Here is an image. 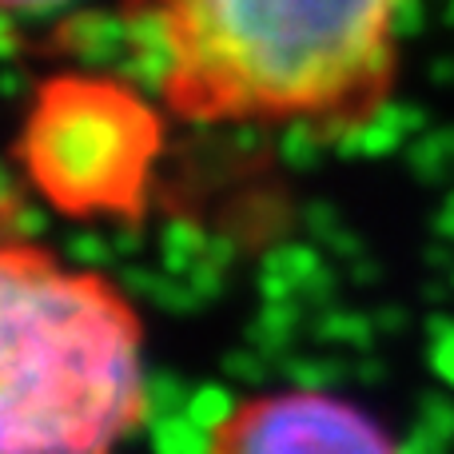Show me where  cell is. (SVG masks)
<instances>
[{"label": "cell", "mask_w": 454, "mask_h": 454, "mask_svg": "<svg viewBox=\"0 0 454 454\" xmlns=\"http://www.w3.org/2000/svg\"><path fill=\"white\" fill-rule=\"evenodd\" d=\"M156 96L200 128L359 136L399 84L403 0H120Z\"/></svg>", "instance_id": "obj_1"}, {"label": "cell", "mask_w": 454, "mask_h": 454, "mask_svg": "<svg viewBox=\"0 0 454 454\" xmlns=\"http://www.w3.org/2000/svg\"><path fill=\"white\" fill-rule=\"evenodd\" d=\"M204 454H399V447L351 399L319 387H279L235 403Z\"/></svg>", "instance_id": "obj_4"}, {"label": "cell", "mask_w": 454, "mask_h": 454, "mask_svg": "<svg viewBox=\"0 0 454 454\" xmlns=\"http://www.w3.org/2000/svg\"><path fill=\"white\" fill-rule=\"evenodd\" d=\"M168 116L140 84L60 68L32 84L12 156L36 200L76 223H140L156 200Z\"/></svg>", "instance_id": "obj_3"}, {"label": "cell", "mask_w": 454, "mask_h": 454, "mask_svg": "<svg viewBox=\"0 0 454 454\" xmlns=\"http://www.w3.org/2000/svg\"><path fill=\"white\" fill-rule=\"evenodd\" d=\"M8 16H44L52 8H60L64 0H0Z\"/></svg>", "instance_id": "obj_5"}, {"label": "cell", "mask_w": 454, "mask_h": 454, "mask_svg": "<svg viewBox=\"0 0 454 454\" xmlns=\"http://www.w3.org/2000/svg\"><path fill=\"white\" fill-rule=\"evenodd\" d=\"M144 407V319L128 291L8 227L0 454H120Z\"/></svg>", "instance_id": "obj_2"}]
</instances>
